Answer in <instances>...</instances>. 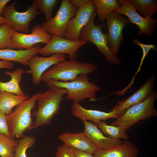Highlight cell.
Wrapping results in <instances>:
<instances>
[{
  "label": "cell",
  "instance_id": "obj_32",
  "mask_svg": "<svg viewBox=\"0 0 157 157\" xmlns=\"http://www.w3.org/2000/svg\"><path fill=\"white\" fill-rule=\"evenodd\" d=\"M14 66L13 62L0 60V69H7L12 70Z\"/></svg>",
  "mask_w": 157,
  "mask_h": 157
},
{
  "label": "cell",
  "instance_id": "obj_31",
  "mask_svg": "<svg viewBox=\"0 0 157 157\" xmlns=\"http://www.w3.org/2000/svg\"><path fill=\"white\" fill-rule=\"evenodd\" d=\"M5 135L10 138V134L7 121V115L0 112V135Z\"/></svg>",
  "mask_w": 157,
  "mask_h": 157
},
{
  "label": "cell",
  "instance_id": "obj_34",
  "mask_svg": "<svg viewBox=\"0 0 157 157\" xmlns=\"http://www.w3.org/2000/svg\"><path fill=\"white\" fill-rule=\"evenodd\" d=\"M90 0H70L71 4L76 8H79L88 2Z\"/></svg>",
  "mask_w": 157,
  "mask_h": 157
},
{
  "label": "cell",
  "instance_id": "obj_26",
  "mask_svg": "<svg viewBox=\"0 0 157 157\" xmlns=\"http://www.w3.org/2000/svg\"><path fill=\"white\" fill-rule=\"evenodd\" d=\"M17 142L5 135H0L1 157H14V152Z\"/></svg>",
  "mask_w": 157,
  "mask_h": 157
},
{
  "label": "cell",
  "instance_id": "obj_16",
  "mask_svg": "<svg viewBox=\"0 0 157 157\" xmlns=\"http://www.w3.org/2000/svg\"><path fill=\"white\" fill-rule=\"evenodd\" d=\"M85 126L84 133L97 149L106 150L122 144L123 141L115 140L104 135L99 129L97 125L91 122L83 121Z\"/></svg>",
  "mask_w": 157,
  "mask_h": 157
},
{
  "label": "cell",
  "instance_id": "obj_29",
  "mask_svg": "<svg viewBox=\"0 0 157 157\" xmlns=\"http://www.w3.org/2000/svg\"><path fill=\"white\" fill-rule=\"evenodd\" d=\"M13 30L7 23L0 26V49H11Z\"/></svg>",
  "mask_w": 157,
  "mask_h": 157
},
{
  "label": "cell",
  "instance_id": "obj_18",
  "mask_svg": "<svg viewBox=\"0 0 157 157\" xmlns=\"http://www.w3.org/2000/svg\"><path fill=\"white\" fill-rule=\"evenodd\" d=\"M58 139L73 149L94 154L97 149L84 132H65L60 134Z\"/></svg>",
  "mask_w": 157,
  "mask_h": 157
},
{
  "label": "cell",
  "instance_id": "obj_21",
  "mask_svg": "<svg viewBox=\"0 0 157 157\" xmlns=\"http://www.w3.org/2000/svg\"><path fill=\"white\" fill-rule=\"evenodd\" d=\"M25 72L21 68H18L13 72L9 71L6 72L5 74L9 76L11 79L6 82L0 81V91L9 92L17 95L25 94L21 88L20 83L22 81V75Z\"/></svg>",
  "mask_w": 157,
  "mask_h": 157
},
{
  "label": "cell",
  "instance_id": "obj_23",
  "mask_svg": "<svg viewBox=\"0 0 157 157\" xmlns=\"http://www.w3.org/2000/svg\"><path fill=\"white\" fill-rule=\"evenodd\" d=\"M136 11L144 17L152 18L157 11L156 0H128Z\"/></svg>",
  "mask_w": 157,
  "mask_h": 157
},
{
  "label": "cell",
  "instance_id": "obj_2",
  "mask_svg": "<svg viewBox=\"0 0 157 157\" xmlns=\"http://www.w3.org/2000/svg\"><path fill=\"white\" fill-rule=\"evenodd\" d=\"M38 92L16 106L14 110L7 115V121L10 138H21L24 136V132L32 129L34 123L31 117V111L35 106L37 100L41 94Z\"/></svg>",
  "mask_w": 157,
  "mask_h": 157
},
{
  "label": "cell",
  "instance_id": "obj_6",
  "mask_svg": "<svg viewBox=\"0 0 157 157\" xmlns=\"http://www.w3.org/2000/svg\"><path fill=\"white\" fill-rule=\"evenodd\" d=\"M97 15L96 11L82 29L80 35V40L92 43L97 46L98 50L104 55L109 63L113 65H119L121 61L110 50L106 33L103 32L102 29L106 26V24H95L94 20Z\"/></svg>",
  "mask_w": 157,
  "mask_h": 157
},
{
  "label": "cell",
  "instance_id": "obj_28",
  "mask_svg": "<svg viewBox=\"0 0 157 157\" xmlns=\"http://www.w3.org/2000/svg\"><path fill=\"white\" fill-rule=\"evenodd\" d=\"M35 141V137L30 135H24L20 138L17 142L14 152V157H27V149L32 147Z\"/></svg>",
  "mask_w": 157,
  "mask_h": 157
},
{
  "label": "cell",
  "instance_id": "obj_13",
  "mask_svg": "<svg viewBox=\"0 0 157 157\" xmlns=\"http://www.w3.org/2000/svg\"><path fill=\"white\" fill-rule=\"evenodd\" d=\"M96 12V6L92 1L78 8L76 15L69 22L64 38L72 40H80L81 32Z\"/></svg>",
  "mask_w": 157,
  "mask_h": 157
},
{
  "label": "cell",
  "instance_id": "obj_25",
  "mask_svg": "<svg viewBox=\"0 0 157 157\" xmlns=\"http://www.w3.org/2000/svg\"><path fill=\"white\" fill-rule=\"evenodd\" d=\"M97 125L103 133L110 138L115 140L121 139L125 140L129 139L126 131L120 126L108 125L105 121H101Z\"/></svg>",
  "mask_w": 157,
  "mask_h": 157
},
{
  "label": "cell",
  "instance_id": "obj_12",
  "mask_svg": "<svg viewBox=\"0 0 157 157\" xmlns=\"http://www.w3.org/2000/svg\"><path fill=\"white\" fill-rule=\"evenodd\" d=\"M121 7L113 11L126 16L130 22L136 25L139 28L138 34L139 36L143 34L149 37L153 36L157 24L155 19L142 17L134 9L128 0H119Z\"/></svg>",
  "mask_w": 157,
  "mask_h": 157
},
{
  "label": "cell",
  "instance_id": "obj_1",
  "mask_svg": "<svg viewBox=\"0 0 157 157\" xmlns=\"http://www.w3.org/2000/svg\"><path fill=\"white\" fill-rule=\"evenodd\" d=\"M49 89L42 93L37 102L38 108L33 113L35 121L32 129L50 123L54 116L59 113L60 104L67 91L64 88L50 86Z\"/></svg>",
  "mask_w": 157,
  "mask_h": 157
},
{
  "label": "cell",
  "instance_id": "obj_30",
  "mask_svg": "<svg viewBox=\"0 0 157 157\" xmlns=\"http://www.w3.org/2000/svg\"><path fill=\"white\" fill-rule=\"evenodd\" d=\"M55 155L56 157H75L72 149L65 143L58 147Z\"/></svg>",
  "mask_w": 157,
  "mask_h": 157
},
{
  "label": "cell",
  "instance_id": "obj_35",
  "mask_svg": "<svg viewBox=\"0 0 157 157\" xmlns=\"http://www.w3.org/2000/svg\"><path fill=\"white\" fill-rule=\"evenodd\" d=\"M10 1V0H0V16H1L6 5Z\"/></svg>",
  "mask_w": 157,
  "mask_h": 157
},
{
  "label": "cell",
  "instance_id": "obj_5",
  "mask_svg": "<svg viewBox=\"0 0 157 157\" xmlns=\"http://www.w3.org/2000/svg\"><path fill=\"white\" fill-rule=\"evenodd\" d=\"M157 99V92L154 91L145 100L127 109L111 125L120 126L126 131L140 121L156 116L154 104Z\"/></svg>",
  "mask_w": 157,
  "mask_h": 157
},
{
  "label": "cell",
  "instance_id": "obj_20",
  "mask_svg": "<svg viewBox=\"0 0 157 157\" xmlns=\"http://www.w3.org/2000/svg\"><path fill=\"white\" fill-rule=\"evenodd\" d=\"M138 149L133 143L125 140L121 145L106 150L97 149L95 157H137Z\"/></svg>",
  "mask_w": 157,
  "mask_h": 157
},
{
  "label": "cell",
  "instance_id": "obj_17",
  "mask_svg": "<svg viewBox=\"0 0 157 157\" xmlns=\"http://www.w3.org/2000/svg\"><path fill=\"white\" fill-rule=\"evenodd\" d=\"M72 115L81 119L83 121H90L97 125L101 120L109 119H117L120 115L115 111L109 112L100 110L88 109L81 106L79 103L73 102L72 106Z\"/></svg>",
  "mask_w": 157,
  "mask_h": 157
},
{
  "label": "cell",
  "instance_id": "obj_7",
  "mask_svg": "<svg viewBox=\"0 0 157 157\" xmlns=\"http://www.w3.org/2000/svg\"><path fill=\"white\" fill-rule=\"evenodd\" d=\"M16 3L15 2L9 6H6L2 13L3 17L13 31L28 33L31 22L41 12L32 5L26 11L19 12L16 9Z\"/></svg>",
  "mask_w": 157,
  "mask_h": 157
},
{
  "label": "cell",
  "instance_id": "obj_10",
  "mask_svg": "<svg viewBox=\"0 0 157 157\" xmlns=\"http://www.w3.org/2000/svg\"><path fill=\"white\" fill-rule=\"evenodd\" d=\"M87 42L80 40H72L56 35H53L49 42L39 50L38 53L44 56L55 53L66 54L67 58L75 59L77 52Z\"/></svg>",
  "mask_w": 157,
  "mask_h": 157
},
{
  "label": "cell",
  "instance_id": "obj_4",
  "mask_svg": "<svg viewBox=\"0 0 157 157\" xmlns=\"http://www.w3.org/2000/svg\"><path fill=\"white\" fill-rule=\"evenodd\" d=\"M88 75L80 74L76 79L69 82L50 80L46 83L48 87L54 86L65 89L67 98L74 102L79 103L87 99L95 100L97 92L101 89L99 86L90 82Z\"/></svg>",
  "mask_w": 157,
  "mask_h": 157
},
{
  "label": "cell",
  "instance_id": "obj_33",
  "mask_svg": "<svg viewBox=\"0 0 157 157\" xmlns=\"http://www.w3.org/2000/svg\"><path fill=\"white\" fill-rule=\"evenodd\" d=\"M72 149L75 157H95L93 154Z\"/></svg>",
  "mask_w": 157,
  "mask_h": 157
},
{
  "label": "cell",
  "instance_id": "obj_27",
  "mask_svg": "<svg viewBox=\"0 0 157 157\" xmlns=\"http://www.w3.org/2000/svg\"><path fill=\"white\" fill-rule=\"evenodd\" d=\"M59 2L58 0H34L32 5L35 6L45 15L46 21L50 20L52 17V14L55 7Z\"/></svg>",
  "mask_w": 157,
  "mask_h": 157
},
{
  "label": "cell",
  "instance_id": "obj_36",
  "mask_svg": "<svg viewBox=\"0 0 157 157\" xmlns=\"http://www.w3.org/2000/svg\"><path fill=\"white\" fill-rule=\"evenodd\" d=\"M6 22V20L2 16H0V26L5 23Z\"/></svg>",
  "mask_w": 157,
  "mask_h": 157
},
{
  "label": "cell",
  "instance_id": "obj_14",
  "mask_svg": "<svg viewBox=\"0 0 157 157\" xmlns=\"http://www.w3.org/2000/svg\"><path fill=\"white\" fill-rule=\"evenodd\" d=\"M65 54L55 53L48 57L33 56L28 60V65L32 75V82L38 85L41 82V77L46 70L53 65L66 59Z\"/></svg>",
  "mask_w": 157,
  "mask_h": 157
},
{
  "label": "cell",
  "instance_id": "obj_8",
  "mask_svg": "<svg viewBox=\"0 0 157 157\" xmlns=\"http://www.w3.org/2000/svg\"><path fill=\"white\" fill-rule=\"evenodd\" d=\"M78 9L69 0H63L55 16L49 21L42 23L41 26L49 34L64 38L68 23Z\"/></svg>",
  "mask_w": 157,
  "mask_h": 157
},
{
  "label": "cell",
  "instance_id": "obj_24",
  "mask_svg": "<svg viewBox=\"0 0 157 157\" xmlns=\"http://www.w3.org/2000/svg\"><path fill=\"white\" fill-rule=\"evenodd\" d=\"M96 8L99 21L103 23L106 20L108 14L118 8L121 6L117 0H92Z\"/></svg>",
  "mask_w": 157,
  "mask_h": 157
},
{
  "label": "cell",
  "instance_id": "obj_11",
  "mask_svg": "<svg viewBox=\"0 0 157 157\" xmlns=\"http://www.w3.org/2000/svg\"><path fill=\"white\" fill-rule=\"evenodd\" d=\"M52 37L41 25L39 24L35 26L31 33L29 34L22 33L13 31L11 49H30L39 43L47 44L51 40Z\"/></svg>",
  "mask_w": 157,
  "mask_h": 157
},
{
  "label": "cell",
  "instance_id": "obj_9",
  "mask_svg": "<svg viewBox=\"0 0 157 157\" xmlns=\"http://www.w3.org/2000/svg\"><path fill=\"white\" fill-rule=\"evenodd\" d=\"M106 20L108 28L106 35L108 47L117 57L123 40V29L130 22L122 15L114 12L107 15Z\"/></svg>",
  "mask_w": 157,
  "mask_h": 157
},
{
  "label": "cell",
  "instance_id": "obj_15",
  "mask_svg": "<svg viewBox=\"0 0 157 157\" xmlns=\"http://www.w3.org/2000/svg\"><path fill=\"white\" fill-rule=\"evenodd\" d=\"M155 78L154 74L134 94L125 100L118 101L112 110L121 115L129 107L145 100L154 91Z\"/></svg>",
  "mask_w": 157,
  "mask_h": 157
},
{
  "label": "cell",
  "instance_id": "obj_3",
  "mask_svg": "<svg viewBox=\"0 0 157 157\" xmlns=\"http://www.w3.org/2000/svg\"><path fill=\"white\" fill-rule=\"evenodd\" d=\"M98 68V66L96 65L80 62L74 59L68 60L65 59L45 72L41 76V81L45 83L50 80L71 81L80 75L91 74Z\"/></svg>",
  "mask_w": 157,
  "mask_h": 157
},
{
  "label": "cell",
  "instance_id": "obj_22",
  "mask_svg": "<svg viewBox=\"0 0 157 157\" xmlns=\"http://www.w3.org/2000/svg\"><path fill=\"white\" fill-rule=\"evenodd\" d=\"M30 97L25 94L17 95L9 92L0 91V112L8 115L13 112V108Z\"/></svg>",
  "mask_w": 157,
  "mask_h": 157
},
{
  "label": "cell",
  "instance_id": "obj_19",
  "mask_svg": "<svg viewBox=\"0 0 157 157\" xmlns=\"http://www.w3.org/2000/svg\"><path fill=\"white\" fill-rule=\"evenodd\" d=\"M40 48L38 44L28 49H0V60L16 62L24 65H28L29 59L36 55Z\"/></svg>",
  "mask_w": 157,
  "mask_h": 157
}]
</instances>
